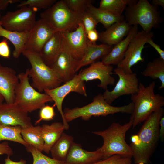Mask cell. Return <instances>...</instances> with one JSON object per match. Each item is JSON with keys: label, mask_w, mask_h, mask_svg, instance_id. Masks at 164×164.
<instances>
[{"label": "cell", "mask_w": 164, "mask_h": 164, "mask_svg": "<svg viewBox=\"0 0 164 164\" xmlns=\"http://www.w3.org/2000/svg\"><path fill=\"white\" fill-rule=\"evenodd\" d=\"M19 0H0V10H5L9 4L16 3L21 2Z\"/></svg>", "instance_id": "cell-42"}, {"label": "cell", "mask_w": 164, "mask_h": 164, "mask_svg": "<svg viewBox=\"0 0 164 164\" xmlns=\"http://www.w3.org/2000/svg\"><path fill=\"white\" fill-rule=\"evenodd\" d=\"M86 12L90 14L98 22L102 24L106 29L113 24L125 20L124 16H116L111 13L96 8L92 4L87 8Z\"/></svg>", "instance_id": "cell-28"}, {"label": "cell", "mask_w": 164, "mask_h": 164, "mask_svg": "<svg viewBox=\"0 0 164 164\" xmlns=\"http://www.w3.org/2000/svg\"><path fill=\"white\" fill-rule=\"evenodd\" d=\"M22 54L29 61L31 67L29 68V77L32 80L31 86L42 93L45 90L59 86L62 82L53 70L43 61L38 53L25 50Z\"/></svg>", "instance_id": "cell-6"}, {"label": "cell", "mask_w": 164, "mask_h": 164, "mask_svg": "<svg viewBox=\"0 0 164 164\" xmlns=\"http://www.w3.org/2000/svg\"><path fill=\"white\" fill-rule=\"evenodd\" d=\"M155 85L154 81L146 87L140 82L138 92L131 95L134 108L130 119L133 121V128L144 121L152 113L164 106L163 96L154 93Z\"/></svg>", "instance_id": "cell-3"}, {"label": "cell", "mask_w": 164, "mask_h": 164, "mask_svg": "<svg viewBox=\"0 0 164 164\" xmlns=\"http://www.w3.org/2000/svg\"><path fill=\"white\" fill-rule=\"evenodd\" d=\"M132 124L133 121L130 119L129 122L123 125L114 122L104 130L92 132L103 139L102 145L97 149L101 153L103 159L115 155L132 157V152L125 141V135Z\"/></svg>", "instance_id": "cell-2"}, {"label": "cell", "mask_w": 164, "mask_h": 164, "mask_svg": "<svg viewBox=\"0 0 164 164\" xmlns=\"http://www.w3.org/2000/svg\"><path fill=\"white\" fill-rule=\"evenodd\" d=\"M68 7L72 11L83 13L94 2L92 0H64Z\"/></svg>", "instance_id": "cell-33"}, {"label": "cell", "mask_w": 164, "mask_h": 164, "mask_svg": "<svg viewBox=\"0 0 164 164\" xmlns=\"http://www.w3.org/2000/svg\"><path fill=\"white\" fill-rule=\"evenodd\" d=\"M0 124L12 126L19 125L22 127L32 125L28 113L14 103H5L0 105Z\"/></svg>", "instance_id": "cell-16"}, {"label": "cell", "mask_w": 164, "mask_h": 164, "mask_svg": "<svg viewBox=\"0 0 164 164\" xmlns=\"http://www.w3.org/2000/svg\"><path fill=\"white\" fill-rule=\"evenodd\" d=\"M29 68L18 74L19 83L15 92L14 103L27 113L40 109L48 102L53 101L51 97L36 91L30 84Z\"/></svg>", "instance_id": "cell-7"}, {"label": "cell", "mask_w": 164, "mask_h": 164, "mask_svg": "<svg viewBox=\"0 0 164 164\" xmlns=\"http://www.w3.org/2000/svg\"><path fill=\"white\" fill-rule=\"evenodd\" d=\"M138 31V26H132L126 37L114 45L110 53L102 59L101 61L106 65H117L123 59L130 42Z\"/></svg>", "instance_id": "cell-20"}, {"label": "cell", "mask_w": 164, "mask_h": 164, "mask_svg": "<svg viewBox=\"0 0 164 164\" xmlns=\"http://www.w3.org/2000/svg\"><path fill=\"white\" fill-rule=\"evenodd\" d=\"M79 61L61 51L51 68L58 79L65 83L75 75Z\"/></svg>", "instance_id": "cell-18"}, {"label": "cell", "mask_w": 164, "mask_h": 164, "mask_svg": "<svg viewBox=\"0 0 164 164\" xmlns=\"http://www.w3.org/2000/svg\"><path fill=\"white\" fill-rule=\"evenodd\" d=\"M159 139L163 141L164 139V117L163 116L159 121Z\"/></svg>", "instance_id": "cell-43"}, {"label": "cell", "mask_w": 164, "mask_h": 164, "mask_svg": "<svg viewBox=\"0 0 164 164\" xmlns=\"http://www.w3.org/2000/svg\"><path fill=\"white\" fill-rule=\"evenodd\" d=\"M151 4L156 7L158 6H161L163 9H164V0H152Z\"/></svg>", "instance_id": "cell-45"}, {"label": "cell", "mask_w": 164, "mask_h": 164, "mask_svg": "<svg viewBox=\"0 0 164 164\" xmlns=\"http://www.w3.org/2000/svg\"><path fill=\"white\" fill-rule=\"evenodd\" d=\"M0 26H1V22H0Z\"/></svg>", "instance_id": "cell-49"}, {"label": "cell", "mask_w": 164, "mask_h": 164, "mask_svg": "<svg viewBox=\"0 0 164 164\" xmlns=\"http://www.w3.org/2000/svg\"><path fill=\"white\" fill-rule=\"evenodd\" d=\"M60 32L61 51L78 61L81 60L87 50L88 42L82 22L73 31Z\"/></svg>", "instance_id": "cell-10"}, {"label": "cell", "mask_w": 164, "mask_h": 164, "mask_svg": "<svg viewBox=\"0 0 164 164\" xmlns=\"http://www.w3.org/2000/svg\"><path fill=\"white\" fill-rule=\"evenodd\" d=\"M7 40L4 38L0 42V56L5 58H9L10 56V50Z\"/></svg>", "instance_id": "cell-38"}, {"label": "cell", "mask_w": 164, "mask_h": 164, "mask_svg": "<svg viewBox=\"0 0 164 164\" xmlns=\"http://www.w3.org/2000/svg\"><path fill=\"white\" fill-rule=\"evenodd\" d=\"M84 13L73 12L67 6L64 0L56 2L40 14L41 19L52 29L60 32L72 31L81 22Z\"/></svg>", "instance_id": "cell-5"}, {"label": "cell", "mask_w": 164, "mask_h": 164, "mask_svg": "<svg viewBox=\"0 0 164 164\" xmlns=\"http://www.w3.org/2000/svg\"><path fill=\"white\" fill-rule=\"evenodd\" d=\"M19 83L15 71L0 63V95L3 97L6 103H14L15 91Z\"/></svg>", "instance_id": "cell-17"}, {"label": "cell", "mask_w": 164, "mask_h": 164, "mask_svg": "<svg viewBox=\"0 0 164 164\" xmlns=\"http://www.w3.org/2000/svg\"><path fill=\"white\" fill-rule=\"evenodd\" d=\"M44 91L54 102V104L56 106L61 116L64 129H68L69 125L65 119L62 110L63 101L66 96L71 92H76L87 97V94L84 81L81 79L78 73L76 74L72 79L63 84L53 89L45 90Z\"/></svg>", "instance_id": "cell-11"}, {"label": "cell", "mask_w": 164, "mask_h": 164, "mask_svg": "<svg viewBox=\"0 0 164 164\" xmlns=\"http://www.w3.org/2000/svg\"><path fill=\"white\" fill-rule=\"evenodd\" d=\"M21 134L24 141L29 145L42 152L44 148L41 126H33L22 127Z\"/></svg>", "instance_id": "cell-27"}, {"label": "cell", "mask_w": 164, "mask_h": 164, "mask_svg": "<svg viewBox=\"0 0 164 164\" xmlns=\"http://www.w3.org/2000/svg\"><path fill=\"white\" fill-rule=\"evenodd\" d=\"M13 153V151L8 142L5 141L0 143V155L5 154L10 156Z\"/></svg>", "instance_id": "cell-39"}, {"label": "cell", "mask_w": 164, "mask_h": 164, "mask_svg": "<svg viewBox=\"0 0 164 164\" xmlns=\"http://www.w3.org/2000/svg\"><path fill=\"white\" fill-rule=\"evenodd\" d=\"M102 159V155L97 149L87 151L80 144L74 142L64 162L65 164H92Z\"/></svg>", "instance_id": "cell-19"}, {"label": "cell", "mask_w": 164, "mask_h": 164, "mask_svg": "<svg viewBox=\"0 0 164 164\" xmlns=\"http://www.w3.org/2000/svg\"><path fill=\"white\" fill-rule=\"evenodd\" d=\"M56 2V0H26L20 2L18 7L28 6L37 9L38 10L49 8Z\"/></svg>", "instance_id": "cell-34"}, {"label": "cell", "mask_w": 164, "mask_h": 164, "mask_svg": "<svg viewBox=\"0 0 164 164\" xmlns=\"http://www.w3.org/2000/svg\"><path fill=\"white\" fill-rule=\"evenodd\" d=\"M1 17V14H0V18Z\"/></svg>", "instance_id": "cell-48"}, {"label": "cell", "mask_w": 164, "mask_h": 164, "mask_svg": "<svg viewBox=\"0 0 164 164\" xmlns=\"http://www.w3.org/2000/svg\"><path fill=\"white\" fill-rule=\"evenodd\" d=\"M38 10L36 8L25 6L15 11L8 12L0 18L1 26L10 31H29L36 21Z\"/></svg>", "instance_id": "cell-9"}, {"label": "cell", "mask_w": 164, "mask_h": 164, "mask_svg": "<svg viewBox=\"0 0 164 164\" xmlns=\"http://www.w3.org/2000/svg\"><path fill=\"white\" fill-rule=\"evenodd\" d=\"M81 21L83 24L86 33L89 31L95 29L98 23L95 19L86 12L83 13Z\"/></svg>", "instance_id": "cell-37"}, {"label": "cell", "mask_w": 164, "mask_h": 164, "mask_svg": "<svg viewBox=\"0 0 164 164\" xmlns=\"http://www.w3.org/2000/svg\"><path fill=\"white\" fill-rule=\"evenodd\" d=\"M114 71L118 76V80L112 90L109 91L107 89L103 94L106 101L110 105L121 96L136 94L140 83L137 75L135 73H127L122 69L117 67Z\"/></svg>", "instance_id": "cell-13"}, {"label": "cell", "mask_w": 164, "mask_h": 164, "mask_svg": "<svg viewBox=\"0 0 164 164\" xmlns=\"http://www.w3.org/2000/svg\"><path fill=\"white\" fill-rule=\"evenodd\" d=\"M9 156L5 159V163L3 164H26V161L23 159H21L18 162H15L12 160Z\"/></svg>", "instance_id": "cell-44"}, {"label": "cell", "mask_w": 164, "mask_h": 164, "mask_svg": "<svg viewBox=\"0 0 164 164\" xmlns=\"http://www.w3.org/2000/svg\"><path fill=\"white\" fill-rule=\"evenodd\" d=\"M154 33L150 31H138L130 42L123 60L117 65L127 73H133L132 67L139 62H143L144 59L142 56V51L147 41L152 38Z\"/></svg>", "instance_id": "cell-12"}, {"label": "cell", "mask_w": 164, "mask_h": 164, "mask_svg": "<svg viewBox=\"0 0 164 164\" xmlns=\"http://www.w3.org/2000/svg\"><path fill=\"white\" fill-rule=\"evenodd\" d=\"M134 108L132 102L122 106H111L106 101L103 94H100L95 96L92 102L88 104L72 109L66 108L63 112L65 119L68 123L79 117L87 121L92 116H106L119 112L132 114Z\"/></svg>", "instance_id": "cell-4"}, {"label": "cell", "mask_w": 164, "mask_h": 164, "mask_svg": "<svg viewBox=\"0 0 164 164\" xmlns=\"http://www.w3.org/2000/svg\"><path fill=\"white\" fill-rule=\"evenodd\" d=\"M147 43H149L154 48L159 55L160 58L164 60V51L161 49L160 47L158 45L153 41L152 38L149 39L147 41Z\"/></svg>", "instance_id": "cell-41"}, {"label": "cell", "mask_w": 164, "mask_h": 164, "mask_svg": "<svg viewBox=\"0 0 164 164\" xmlns=\"http://www.w3.org/2000/svg\"><path fill=\"white\" fill-rule=\"evenodd\" d=\"M41 127L44 141L43 151L48 154L63 133L64 127L60 122H53L50 125L43 124Z\"/></svg>", "instance_id": "cell-24"}, {"label": "cell", "mask_w": 164, "mask_h": 164, "mask_svg": "<svg viewBox=\"0 0 164 164\" xmlns=\"http://www.w3.org/2000/svg\"><path fill=\"white\" fill-rule=\"evenodd\" d=\"M56 32L43 20L36 21L29 31L24 50H28L39 54L44 44Z\"/></svg>", "instance_id": "cell-15"}, {"label": "cell", "mask_w": 164, "mask_h": 164, "mask_svg": "<svg viewBox=\"0 0 164 164\" xmlns=\"http://www.w3.org/2000/svg\"><path fill=\"white\" fill-rule=\"evenodd\" d=\"M132 157L115 155L92 164H131Z\"/></svg>", "instance_id": "cell-35"}, {"label": "cell", "mask_w": 164, "mask_h": 164, "mask_svg": "<svg viewBox=\"0 0 164 164\" xmlns=\"http://www.w3.org/2000/svg\"><path fill=\"white\" fill-rule=\"evenodd\" d=\"M86 36L88 40L91 42L95 43L98 40L99 33L95 29L88 32L86 33Z\"/></svg>", "instance_id": "cell-40"}, {"label": "cell", "mask_w": 164, "mask_h": 164, "mask_svg": "<svg viewBox=\"0 0 164 164\" xmlns=\"http://www.w3.org/2000/svg\"><path fill=\"white\" fill-rule=\"evenodd\" d=\"M29 31L22 32L10 31L0 26V37H3L10 41L15 47L12 52L13 57H19L24 50V47L29 36Z\"/></svg>", "instance_id": "cell-25"}, {"label": "cell", "mask_w": 164, "mask_h": 164, "mask_svg": "<svg viewBox=\"0 0 164 164\" xmlns=\"http://www.w3.org/2000/svg\"><path fill=\"white\" fill-rule=\"evenodd\" d=\"M26 148L27 151L30 153L32 157V164H65L64 162L46 156L31 145H29Z\"/></svg>", "instance_id": "cell-32"}, {"label": "cell", "mask_w": 164, "mask_h": 164, "mask_svg": "<svg viewBox=\"0 0 164 164\" xmlns=\"http://www.w3.org/2000/svg\"><path fill=\"white\" fill-rule=\"evenodd\" d=\"M60 32H55L43 47L39 54L44 63L51 67L61 52Z\"/></svg>", "instance_id": "cell-22"}, {"label": "cell", "mask_w": 164, "mask_h": 164, "mask_svg": "<svg viewBox=\"0 0 164 164\" xmlns=\"http://www.w3.org/2000/svg\"><path fill=\"white\" fill-rule=\"evenodd\" d=\"M143 76L154 79H159L161 82L159 87L160 90L164 88V60L157 58L147 64L142 73Z\"/></svg>", "instance_id": "cell-29"}, {"label": "cell", "mask_w": 164, "mask_h": 164, "mask_svg": "<svg viewBox=\"0 0 164 164\" xmlns=\"http://www.w3.org/2000/svg\"><path fill=\"white\" fill-rule=\"evenodd\" d=\"M22 128L19 125L12 126L0 124V142L2 140L13 141L27 147L29 145L22 138L21 134Z\"/></svg>", "instance_id": "cell-31"}, {"label": "cell", "mask_w": 164, "mask_h": 164, "mask_svg": "<svg viewBox=\"0 0 164 164\" xmlns=\"http://www.w3.org/2000/svg\"><path fill=\"white\" fill-rule=\"evenodd\" d=\"M4 100L3 97L0 95V105L3 103V101Z\"/></svg>", "instance_id": "cell-46"}, {"label": "cell", "mask_w": 164, "mask_h": 164, "mask_svg": "<svg viewBox=\"0 0 164 164\" xmlns=\"http://www.w3.org/2000/svg\"><path fill=\"white\" fill-rule=\"evenodd\" d=\"M164 113L162 108L152 113L144 121L137 134L131 136L129 145L135 164L149 163L159 139V121Z\"/></svg>", "instance_id": "cell-1"}, {"label": "cell", "mask_w": 164, "mask_h": 164, "mask_svg": "<svg viewBox=\"0 0 164 164\" xmlns=\"http://www.w3.org/2000/svg\"><path fill=\"white\" fill-rule=\"evenodd\" d=\"M138 164H144V163L143 162H140L138 163Z\"/></svg>", "instance_id": "cell-47"}, {"label": "cell", "mask_w": 164, "mask_h": 164, "mask_svg": "<svg viewBox=\"0 0 164 164\" xmlns=\"http://www.w3.org/2000/svg\"><path fill=\"white\" fill-rule=\"evenodd\" d=\"M131 27L125 20L115 23L105 31L99 33L98 40L103 44L113 46L128 35Z\"/></svg>", "instance_id": "cell-21"}, {"label": "cell", "mask_w": 164, "mask_h": 164, "mask_svg": "<svg viewBox=\"0 0 164 164\" xmlns=\"http://www.w3.org/2000/svg\"><path fill=\"white\" fill-rule=\"evenodd\" d=\"M113 70L112 65H105L101 61H97L82 70L79 74L81 79L84 82L99 80L100 83L98 86L105 90L108 85L113 86L115 84V79L111 76Z\"/></svg>", "instance_id": "cell-14"}, {"label": "cell", "mask_w": 164, "mask_h": 164, "mask_svg": "<svg viewBox=\"0 0 164 164\" xmlns=\"http://www.w3.org/2000/svg\"><path fill=\"white\" fill-rule=\"evenodd\" d=\"M53 106L45 105L40 109L39 118L36 122V124H39L42 120L49 121L53 119L55 115L54 107Z\"/></svg>", "instance_id": "cell-36"}, {"label": "cell", "mask_w": 164, "mask_h": 164, "mask_svg": "<svg viewBox=\"0 0 164 164\" xmlns=\"http://www.w3.org/2000/svg\"><path fill=\"white\" fill-rule=\"evenodd\" d=\"M73 142L72 136L63 132L50 150L52 158L64 162Z\"/></svg>", "instance_id": "cell-26"}, {"label": "cell", "mask_w": 164, "mask_h": 164, "mask_svg": "<svg viewBox=\"0 0 164 164\" xmlns=\"http://www.w3.org/2000/svg\"><path fill=\"white\" fill-rule=\"evenodd\" d=\"M137 0H101L99 8L116 16L122 15L127 7Z\"/></svg>", "instance_id": "cell-30"}, {"label": "cell", "mask_w": 164, "mask_h": 164, "mask_svg": "<svg viewBox=\"0 0 164 164\" xmlns=\"http://www.w3.org/2000/svg\"><path fill=\"white\" fill-rule=\"evenodd\" d=\"M112 47L113 46L105 44L97 45L88 40L86 53L83 58L79 61L77 71L82 67L91 64L97 60L105 57L110 53Z\"/></svg>", "instance_id": "cell-23"}, {"label": "cell", "mask_w": 164, "mask_h": 164, "mask_svg": "<svg viewBox=\"0 0 164 164\" xmlns=\"http://www.w3.org/2000/svg\"><path fill=\"white\" fill-rule=\"evenodd\" d=\"M125 10V20L131 26L139 25L146 32L158 28L162 21L157 7L147 0H137Z\"/></svg>", "instance_id": "cell-8"}]
</instances>
